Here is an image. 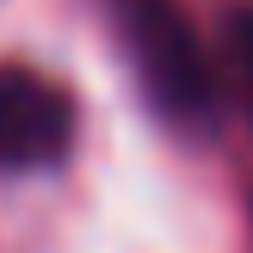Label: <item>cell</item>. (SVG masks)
<instances>
[{
  "label": "cell",
  "mask_w": 253,
  "mask_h": 253,
  "mask_svg": "<svg viewBox=\"0 0 253 253\" xmlns=\"http://www.w3.org/2000/svg\"><path fill=\"white\" fill-rule=\"evenodd\" d=\"M111 12H118L124 49H130L148 99L173 118H210L216 111V74H210L185 12L173 0H111Z\"/></svg>",
  "instance_id": "1"
},
{
  "label": "cell",
  "mask_w": 253,
  "mask_h": 253,
  "mask_svg": "<svg viewBox=\"0 0 253 253\" xmlns=\"http://www.w3.org/2000/svg\"><path fill=\"white\" fill-rule=\"evenodd\" d=\"M68 148H74L68 86L25 62H0V173L56 167Z\"/></svg>",
  "instance_id": "2"
},
{
  "label": "cell",
  "mask_w": 253,
  "mask_h": 253,
  "mask_svg": "<svg viewBox=\"0 0 253 253\" xmlns=\"http://www.w3.org/2000/svg\"><path fill=\"white\" fill-rule=\"evenodd\" d=\"M229 49H235V68H241L247 105H253V6H235L229 12Z\"/></svg>",
  "instance_id": "3"
}]
</instances>
